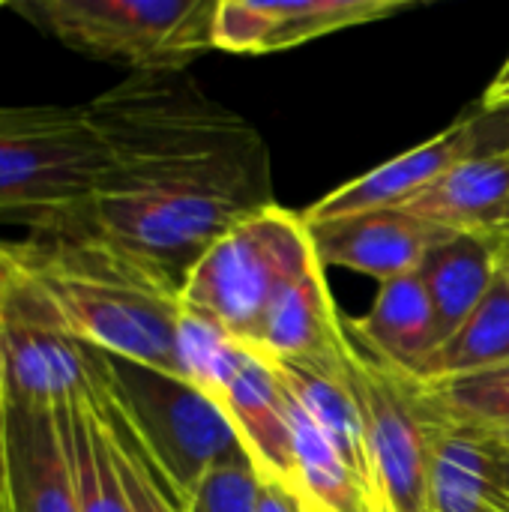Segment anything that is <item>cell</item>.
Returning <instances> with one entry per match:
<instances>
[{
    "label": "cell",
    "mask_w": 509,
    "mask_h": 512,
    "mask_svg": "<svg viewBox=\"0 0 509 512\" xmlns=\"http://www.w3.org/2000/svg\"><path fill=\"white\" fill-rule=\"evenodd\" d=\"M87 114L105 144L87 228L180 285L225 231L276 204L261 132L186 75H129Z\"/></svg>",
    "instance_id": "cell-1"
},
{
    "label": "cell",
    "mask_w": 509,
    "mask_h": 512,
    "mask_svg": "<svg viewBox=\"0 0 509 512\" xmlns=\"http://www.w3.org/2000/svg\"><path fill=\"white\" fill-rule=\"evenodd\" d=\"M0 288L72 342L186 378L183 285L90 228L0 240Z\"/></svg>",
    "instance_id": "cell-2"
},
{
    "label": "cell",
    "mask_w": 509,
    "mask_h": 512,
    "mask_svg": "<svg viewBox=\"0 0 509 512\" xmlns=\"http://www.w3.org/2000/svg\"><path fill=\"white\" fill-rule=\"evenodd\" d=\"M105 144L87 105L0 108V219L30 234L87 228Z\"/></svg>",
    "instance_id": "cell-3"
},
{
    "label": "cell",
    "mask_w": 509,
    "mask_h": 512,
    "mask_svg": "<svg viewBox=\"0 0 509 512\" xmlns=\"http://www.w3.org/2000/svg\"><path fill=\"white\" fill-rule=\"evenodd\" d=\"M315 267L321 264L303 213L270 204L195 261L180 288L183 312L249 348L273 303Z\"/></svg>",
    "instance_id": "cell-4"
},
{
    "label": "cell",
    "mask_w": 509,
    "mask_h": 512,
    "mask_svg": "<svg viewBox=\"0 0 509 512\" xmlns=\"http://www.w3.org/2000/svg\"><path fill=\"white\" fill-rule=\"evenodd\" d=\"M87 348L96 387L120 408L183 504L219 465L243 456L228 417L192 381Z\"/></svg>",
    "instance_id": "cell-5"
},
{
    "label": "cell",
    "mask_w": 509,
    "mask_h": 512,
    "mask_svg": "<svg viewBox=\"0 0 509 512\" xmlns=\"http://www.w3.org/2000/svg\"><path fill=\"white\" fill-rule=\"evenodd\" d=\"M219 0H30L18 12L78 54L132 75H183L213 48Z\"/></svg>",
    "instance_id": "cell-6"
},
{
    "label": "cell",
    "mask_w": 509,
    "mask_h": 512,
    "mask_svg": "<svg viewBox=\"0 0 509 512\" xmlns=\"http://www.w3.org/2000/svg\"><path fill=\"white\" fill-rule=\"evenodd\" d=\"M180 360L186 381L228 417L261 480L297 492L288 390L273 363L189 315L183 318Z\"/></svg>",
    "instance_id": "cell-7"
},
{
    "label": "cell",
    "mask_w": 509,
    "mask_h": 512,
    "mask_svg": "<svg viewBox=\"0 0 509 512\" xmlns=\"http://www.w3.org/2000/svg\"><path fill=\"white\" fill-rule=\"evenodd\" d=\"M345 375L354 390L375 492L384 512H429V447L432 417L414 378L372 357L348 330Z\"/></svg>",
    "instance_id": "cell-8"
},
{
    "label": "cell",
    "mask_w": 509,
    "mask_h": 512,
    "mask_svg": "<svg viewBox=\"0 0 509 512\" xmlns=\"http://www.w3.org/2000/svg\"><path fill=\"white\" fill-rule=\"evenodd\" d=\"M414 9V0H219L213 48L276 54L360 24Z\"/></svg>",
    "instance_id": "cell-9"
},
{
    "label": "cell",
    "mask_w": 509,
    "mask_h": 512,
    "mask_svg": "<svg viewBox=\"0 0 509 512\" xmlns=\"http://www.w3.org/2000/svg\"><path fill=\"white\" fill-rule=\"evenodd\" d=\"M0 369L6 390L33 405H66L90 396L87 348L72 342L0 288Z\"/></svg>",
    "instance_id": "cell-10"
},
{
    "label": "cell",
    "mask_w": 509,
    "mask_h": 512,
    "mask_svg": "<svg viewBox=\"0 0 509 512\" xmlns=\"http://www.w3.org/2000/svg\"><path fill=\"white\" fill-rule=\"evenodd\" d=\"M306 225L321 267L354 270L381 285L417 273L426 252L453 234L405 210H375Z\"/></svg>",
    "instance_id": "cell-11"
},
{
    "label": "cell",
    "mask_w": 509,
    "mask_h": 512,
    "mask_svg": "<svg viewBox=\"0 0 509 512\" xmlns=\"http://www.w3.org/2000/svg\"><path fill=\"white\" fill-rule=\"evenodd\" d=\"M468 156H474V120L462 117L441 135L327 192L318 204H312L303 213V219L327 222L375 210H402L429 183H435L444 171H450Z\"/></svg>",
    "instance_id": "cell-12"
},
{
    "label": "cell",
    "mask_w": 509,
    "mask_h": 512,
    "mask_svg": "<svg viewBox=\"0 0 509 512\" xmlns=\"http://www.w3.org/2000/svg\"><path fill=\"white\" fill-rule=\"evenodd\" d=\"M6 429L15 512H78L60 405H33L9 393Z\"/></svg>",
    "instance_id": "cell-13"
},
{
    "label": "cell",
    "mask_w": 509,
    "mask_h": 512,
    "mask_svg": "<svg viewBox=\"0 0 509 512\" xmlns=\"http://www.w3.org/2000/svg\"><path fill=\"white\" fill-rule=\"evenodd\" d=\"M249 348L267 360L309 363L330 372H339L345 366V318L333 303L324 267L306 273L273 303Z\"/></svg>",
    "instance_id": "cell-14"
},
{
    "label": "cell",
    "mask_w": 509,
    "mask_h": 512,
    "mask_svg": "<svg viewBox=\"0 0 509 512\" xmlns=\"http://www.w3.org/2000/svg\"><path fill=\"white\" fill-rule=\"evenodd\" d=\"M429 417V512H509V492L498 477L501 444L435 414Z\"/></svg>",
    "instance_id": "cell-15"
},
{
    "label": "cell",
    "mask_w": 509,
    "mask_h": 512,
    "mask_svg": "<svg viewBox=\"0 0 509 512\" xmlns=\"http://www.w3.org/2000/svg\"><path fill=\"white\" fill-rule=\"evenodd\" d=\"M348 330L372 357L414 381L423 378L441 345L438 321L417 273L384 282L372 309L357 321L348 318Z\"/></svg>",
    "instance_id": "cell-16"
},
{
    "label": "cell",
    "mask_w": 509,
    "mask_h": 512,
    "mask_svg": "<svg viewBox=\"0 0 509 512\" xmlns=\"http://www.w3.org/2000/svg\"><path fill=\"white\" fill-rule=\"evenodd\" d=\"M509 207V156H468L402 210L453 234H492Z\"/></svg>",
    "instance_id": "cell-17"
},
{
    "label": "cell",
    "mask_w": 509,
    "mask_h": 512,
    "mask_svg": "<svg viewBox=\"0 0 509 512\" xmlns=\"http://www.w3.org/2000/svg\"><path fill=\"white\" fill-rule=\"evenodd\" d=\"M498 270L501 264L492 234H450L426 252L417 276L429 294L441 342L450 339L480 306Z\"/></svg>",
    "instance_id": "cell-18"
},
{
    "label": "cell",
    "mask_w": 509,
    "mask_h": 512,
    "mask_svg": "<svg viewBox=\"0 0 509 512\" xmlns=\"http://www.w3.org/2000/svg\"><path fill=\"white\" fill-rule=\"evenodd\" d=\"M297 495L312 512H384L375 489L351 468L333 441L288 396Z\"/></svg>",
    "instance_id": "cell-19"
},
{
    "label": "cell",
    "mask_w": 509,
    "mask_h": 512,
    "mask_svg": "<svg viewBox=\"0 0 509 512\" xmlns=\"http://www.w3.org/2000/svg\"><path fill=\"white\" fill-rule=\"evenodd\" d=\"M270 363L279 372L288 396L333 441V447L351 462V468L375 489L369 450H366V429H363V417H360L354 390L348 384L345 366L339 372H330V369H318L309 363H288V360H270Z\"/></svg>",
    "instance_id": "cell-20"
},
{
    "label": "cell",
    "mask_w": 509,
    "mask_h": 512,
    "mask_svg": "<svg viewBox=\"0 0 509 512\" xmlns=\"http://www.w3.org/2000/svg\"><path fill=\"white\" fill-rule=\"evenodd\" d=\"M501 363H509V273L504 267L465 324L438 345L420 384L471 375Z\"/></svg>",
    "instance_id": "cell-21"
},
{
    "label": "cell",
    "mask_w": 509,
    "mask_h": 512,
    "mask_svg": "<svg viewBox=\"0 0 509 512\" xmlns=\"http://www.w3.org/2000/svg\"><path fill=\"white\" fill-rule=\"evenodd\" d=\"M417 387L429 414L509 450V363Z\"/></svg>",
    "instance_id": "cell-22"
},
{
    "label": "cell",
    "mask_w": 509,
    "mask_h": 512,
    "mask_svg": "<svg viewBox=\"0 0 509 512\" xmlns=\"http://www.w3.org/2000/svg\"><path fill=\"white\" fill-rule=\"evenodd\" d=\"M60 429L72 465L78 512H132L111 462L102 423L87 396L60 405Z\"/></svg>",
    "instance_id": "cell-23"
},
{
    "label": "cell",
    "mask_w": 509,
    "mask_h": 512,
    "mask_svg": "<svg viewBox=\"0 0 509 512\" xmlns=\"http://www.w3.org/2000/svg\"><path fill=\"white\" fill-rule=\"evenodd\" d=\"M90 405L102 423L108 450H111V462L117 468L120 486L126 492L129 510L132 512H186L183 498L177 495V489L171 486V480L165 477V471L156 465V459L150 456V450L141 444V438L135 435V429L129 426V420L120 414V408L96 387L93 378V390H90Z\"/></svg>",
    "instance_id": "cell-24"
},
{
    "label": "cell",
    "mask_w": 509,
    "mask_h": 512,
    "mask_svg": "<svg viewBox=\"0 0 509 512\" xmlns=\"http://www.w3.org/2000/svg\"><path fill=\"white\" fill-rule=\"evenodd\" d=\"M261 474L243 453L219 468H213L192 492L186 512H261Z\"/></svg>",
    "instance_id": "cell-25"
},
{
    "label": "cell",
    "mask_w": 509,
    "mask_h": 512,
    "mask_svg": "<svg viewBox=\"0 0 509 512\" xmlns=\"http://www.w3.org/2000/svg\"><path fill=\"white\" fill-rule=\"evenodd\" d=\"M474 120V156H509V105L480 111Z\"/></svg>",
    "instance_id": "cell-26"
},
{
    "label": "cell",
    "mask_w": 509,
    "mask_h": 512,
    "mask_svg": "<svg viewBox=\"0 0 509 512\" xmlns=\"http://www.w3.org/2000/svg\"><path fill=\"white\" fill-rule=\"evenodd\" d=\"M6 414H9V393L0 369V512H15L12 501V465H9V429H6Z\"/></svg>",
    "instance_id": "cell-27"
},
{
    "label": "cell",
    "mask_w": 509,
    "mask_h": 512,
    "mask_svg": "<svg viewBox=\"0 0 509 512\" xmlns=\"http://www.w3.org/2000/svg\"><path fill=\"white\" fill-rule=\"evenodd\" d=\"M258 510L261 512H312L309 504L282 483H267L261 480V495H258Z\"/></svg>",
    "instance_id": "cell-28"
},
{
    "label": "cell",
    "mask_w": 509,
    "mask_h": 512,
    "mask_svg": "<svg viewBox=\"0 0 509 512\" xmlns=\"http://www.w3.org/2000/svg\"><path fill=\"white\" fill-rule=\"evenodd\" d=\"M507 90H509V57H507V63L501 66V72L495 75V81L489 84V90L483 93V99H480V102L495 99V96H501V93H507Z\"/></svg>",
    "instance_id": "cell-29"
},
{
    "label": "cell",
    "mask_w": 509,
    "mask_h": 512,
    "mask_svg": "<svg viewBox=\"0 0 509 512\" xmlns=\"http://www.w3.org/2000/svg\"><path fill=\"white\" fill-rule=\"evenodd\" d=\"M495 237V252H498V264L509 273V231H492Z\"/></svg>",
    "instance_id": "cell-30"
},
{
    "label": "cell",
    "mask_w": 509,
    "mask_h": 512,
    "mask_svg": "<svg viewBox=\"0 0 509 512\" xmlns=\"http://www.w3.org/2000/svg\"><path fill=\"white\" fill-rule=\"evenodd\" d=\"M498 477H501V486L509 492V450L507 447H501V453H498Z\"/></svg>",
    "instance_id": "cell-31"
},
{
    "label": "cell",
    "mask_w": 509,
    "mask_h": 512,
    "mask_svg": "<svg viewBox=\"0 0 509 512\" xmlns=\"http://www.w3.org/2000/svg\"><path fill=\"white\" fill-rule=\"evenodd\" d=\"M504 105H509V90L507 93H501V96H495V99L480 102V111H498V108H504Z\"/></svg>",
    "instance_id": "cell-32"
},
{
    "label": "cell",
    "mask_w": 509,
    "mask_h": 512,
    "mask_svg": "<svg viewBox=\"0 0 509 512\" xmlns=\"http://www.w3.org/2000/svg\"><path fill=\"white\" fill-rule=\"evenodd\" d=\"M498 231H509V207H507V216H504V225H501Z\"/></svg>",
    "instance_id": "cell-33"
},
{
    "label": "cell",
    "mask_w": 509,
    "mask_h": 512,
    "mask_svg": "<svg viewBox=\"0 0 509 512\" xmlns=\"http://www.w3.org/2000/svg\"><path fill=\"white\" fill-rule=\"evenodd\" d=\"M0 9H3V3H0Z\"/></svg>",
    "instance_id": "cell-34"
}]
</instances>
